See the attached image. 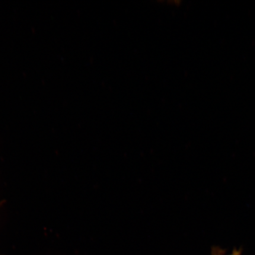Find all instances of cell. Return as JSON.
Segmentation results:
<instances>
[{
    "label": "cell",
    "mask_w": 255,
    "mask_h": 255,
    "mask_svg": "<svg viewBox=\"0 0 255 255\" xmlns=\"http://www.w3.org/2000/svg\"></svg>",
    "instance_id": "obj_2"
},
{
    "label": "cell",
    "mask_w": 255,
    "mask_h": 255,
    "mask_svg": "<svg viewBox=\"0 0 255 255\" xmlns=\"http://www.w3.org/2000/svg\"><path fill=\"white\" fill-rule=\"evenodd\" d=\"M214 255H225L222 254H219L218 252H216V253L213 254ZM241 255V252L240 251H234L233 252V253L230 255Z\"/></svg>",
    "instance_id": "obj_1"
}]
</instances>
